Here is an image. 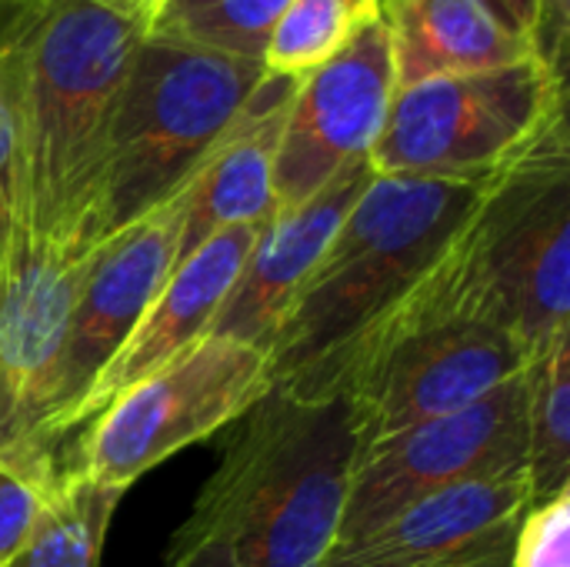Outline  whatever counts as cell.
I'll return each mask as SVG.
<instances>
[{
    "label": "cell",
    "mask_w": 570,
    "mask_h": 567,
    "mask_svg": "<svg viewBox=\"0 0 570 567\" xmlns=\"http://www.w3.org/2000/svg\"><path fill=\"white\" fill-rule=\"evenodd\" d=\"M180 224L184 187L90 251L87 274L67 321L50 411L40 428V448L47 458L57 461L63 438L80 428V408L94 381L177 267Z\"/></svg>",
    "instance_id": "cell-11"
},
{
    "label": "cell",
    "mask_w": 570,
    "mask_h": 567,
    "mask_svg": "<svg viewBox=\"0 0 570 567\" xmlns=\"http://www.w3.org/2000/svg\"><path fill=\"white\" fill-rule=\"evenodd\" d=\"M87 261L90 251L20 227L0 271V461L37 485H50L63 468L43 454L40 428Z\"/></svg>",
    "instance_id": "cell-10"
},
{
    "label": "cell",
    "mask_w": 570,
    "mask_h": 567,
    "mask_svg": "<svg viewBox=\"0 0 570 567\" xmlns=\"http://www.w3.org/2000/svg\"><path fill=\"white\" fill-rule=\"evenodd\" d=\"M137 40L140 27L100 0L0 3V97L33 237L97 247L110 120Z\"/></svg>",
    "instance_id": "cell-1"
},
{
    "label": "cell",
    "mask_w": 570,
    "mask_h": 567,
    "mask_svg": "<svg viewBox=\"0 0 570 567\" xmlns=\"http://www.w3.org/2000/svg\"><path fill=\"white\" fill-rule=\"evenodd\" d=\"M511 567H570V488L524 511Z\"/></svg>",
    "instance_id": "cell-22"
},
{
    "label": "cell",
    "mask_w": 570,
    "mask_h": 567,
    "mask_svg": "<svg viewBox=\"0 0 570 567\" xmlns=\"http://www.w3.org/2000/svg\"><path fill=\"white\" fill-rule=\"evenodd\" d=\"M568 117V77L538 57L434 77L394 94L367 160L374 174L484 180Z\"/></svg>",
    "instance_id": "cell-6"
},
{
    "label": "cell",
    "mask_w": 570,
    "mask_h": 567,
    "mask_svg": "<svg viewBox=\"0 0 570 567\" xmlns=\"http://www.w3.org/2000/svg\"><path fill=\"white\" fill-rule=\"evenodd\" d=\"M167 567H234V545L224 531L180 528L174 558Z\"/></svg>",
    "instance_id": "cell-26"
},
{
    "label": "cell",
    "mask_w": 570,
    "mask_h": 567,
    "mask_svg": "<svg viewBox=\"0 0 570 567\" xmlns=\"http://www.w3.org/2000/svg\"><path fill=\"white\" fill-rule=\"evenodd\" d=\"M157 0H137V7H134V23H140V17L154 7Z\"/></svg>",
    "instance_id": "cell-28"
},
{
    "label": "cell",
    "mask_w": 570,
    "mask_h": 567,
    "mask_svg": "<svg viewBox=\"0 0 570 567\" xmlns=\"http://www.w3.org/2000/svg\"><path fill=\"white\" fill-rule=\"evenodd\" d=\"M528 508V475L454 485L334 545L321 567H511Z\"/></svg>",
    "instance_id": "cell-13"
},
{
    "label": "cell",
    "mask_w": 570,
    "mask_h": 567,
    "mask_svg": "<svg viewBox=\"0 0 570 567\" xmlns=\"http://www.w3.org/2000/svg\"><path fill=\"white\" fill-rule=\"evenodd\" d=\"M284 7L287 0H157L137 27L147 37L261 60Z\"/></svg>",
    "instance_id": "cell-19"
},
{
    "label": "cell",
    "mask_w": 570,
    "mask_h": 567,
    "mask_svg": "<svg viewBox=\"0 0 570 567\" xmlns=\"http://www.w3.org/2000/svg\"><path fill=\"white\" fill-rule=\"evenodd\" d=\"M518 30H524L531 37V0H491Z\"/></svg>",
    "instance_id": "cell-27"
},
{
    "label": "cell",
    "mask_w": 570,
    "mask_h": 567,
    "mask_svg": "<svg viewBox=\"0 0 570 567\" xmlns=\"http://www.w3.org/2000/svg\"><path fill=\"white\" fill-rule=\"evenodd\" d=\"M531 364V351L511 331L468 317H441L361 358L344 378L341 394L364 451L481 401Z\"/></svg>",
    "instance_id": "cell-9"
},
{
    "label": "cell",
    "mask_w": 570,
    "mask_h": 567,
    "mask_svg": "<svg viewBox=\"0 0 570 567\" xmlns=\"http://www.w3.org/2000/svg\"><path fill=\"white\" fill-rule=\"evenodd\" d=\"M264 74L261 60L140 33L114 104L97 244L190 180Z\"/></svg>",
    "instance_id": "cell-5"
},
{
    "label": "cell",
    "mask_w": 570,
    "mask_h": 567,
    "mask_svg": "<svg viewBox=\"0 0 570 567\" xmlns=\"http://www.w3.org/2000/svg\"><path fill=\"white\" fill-rule=\"evenodd\" d=\"M381 20L397 90L534 57L531 37L491 0H381Z\"/></svg>",
    "instance_id": "cell-17"
},
{
    "label": "cell",
    "mask_w": 570,
    "mask_h": 567,
    "mask_svg": "<svg viewBox=\"0 0 570 567\" xmlns=\"http://www.w3.org/2000/svg\"><path fill=\"white\" fill-rule=\"evenodd\" d=\"M0 3H33V0H0Z\"/></svg>",
    "instance_id": "cell-29"
},
{
    "label": "cell",
    "mask_w": 570,
    "mask_h": 567,
    "mask_svg": "<svg viewBox=\"0 0 570 567\" xmlns=\"http://www.w3.org/2000/svg\"><path fill=\"white\" fill-rule=\"evenodd\" d=\"M570 43V0H531V47L534 57L564 77Z\"/></svg>",
    "instance_id": "cell-25"
},
{
    "label": "cell",
    "mask_w": 570,
    "mask_h": 567,
    "mask_svg": "<svg viewBox=\"0 0 570 567\" xmlns=\"http://www.w3.org/2000/svg\"><path fill=\"white\" fill-rule=\"evenodd\" d=\"M367 3H377V7H381V0H367Z\"/></svg>",
    "instance_id": "cell-30"
},
{
    "label": "cell",
    "mask_w": 570,
    "mask_h": 567,
    "mask_svg": "<svg viewBox=\"0 0 570 567\" xmlns=\"http://www.w3.org/2000/svg\"><path fill=\"white\" fill-rule=\"evenodd\" d=\"M528 398L531 368L454 414L364 448L351 471L334 545L371 535L444 488L528 475Z\"/></svg>",
    "instance_id": "cell-8"
},
{
    "label": "cell",
    "mask_w": 570,
    "mask_h": 567,
    "mask_svg": "<svg viewBox=\"0 0 570 567\" xmlns=\"http://www.w3.org/2000/svg\"><path fill=\"white\" fill-rule=\"evenodd\" d=\"M357 434L344 394L267 391L230 438L187 531H224L234 567H321L337 541Z\"/></svg>",
    "instance_id": "cell-4"
},
{
    "label": "cell",
    "mask_w": 570,
    "mask_h": 567,
    "mask_svg": "<svg viewBox=\"0 0 570 567\" xmlns=\"http://www.w3.org/2000/svg\"><path fill=\"white\" fill-rule=\"evenodd\" d=\"M484 180L374 174L271 331V391L334 398L351 354L441 261Z\"/></svg>",
    "instance_id": "cell-3"
},
{
    "label": "cell",
    "mask_w": 570,
    "mask_h": 567,
    "mask_svg": "<svg viewBox=\"0 0 570 567\" xmlns=\"http://www.w3.org/2000/svg\"><path fill=\"white\" fill-rule=\"evenodd\" d=\"M528 485L531 505L570 488V334L531 364Z\"/></svg>",
    "instance_id": "cell-20"
},
{
    "label": "cell",
    "mask_w": 570,
    "mask_h": 567,
    "mask_svg": "<svg viewBox=\"0 0 570 567\" xmlns=\"http://www.w3.org/2000/svg\"><path fill=\"white\" fill-rule=\"evenodd\" d=\"M297 80L264 74L254 97L184 184L177 264L214 234L274 217V154Z\"/></svg>",
    "instance_id": "cell-16"
},
{
    "label": "cell",
    "mask_w": 570,
    "mask_h": 567,
    "mask_svg": "<svg viewBox=\"0 0 570 567\" xmlns=\"http://www.w3.org/2000/svg\"><path fill=\"white\" fill-rule=\"evenodd\" d=\"M267 391V354L210 334L94 414L63 471L124 495L177 451L240 421Z\"/></svg>",
    "instance_id": "cell-7"
},
{
    "label": "cell",
    "mask_w": 570,
    "mask_h": 567,
    "mask_svg": "<svg viewBox=\"0 0 570 567\" xmlns=\"http://www.w3.org/2000/svg\"><path fill=\"white\" fill-rule=\"evenodd\" d=\"M50 485H37L0 461V567H13L40 521Z\"/></svg>",
    "instance_id": "cell-23"
},
{
    "label": "cell",
    "mask_w": 570,
    "mask_h": 567,
    "mask_svg": "<svg viewBox=\"0 0 570 567\" xmlns=\"http://www.w3.org/2000/svg\"><path fill=\"white\" fill-rule=\"evenodd\" d=\"M23 227V170L10 110L0 97V271Z\"/></svg>",
    "instance_id": "cell-24"
},
{
    "label": "cell",
    "mask_w": 570,
    "mask_h": 567,
    "mask_svg": "<svg viewBox=\"0 0 570 567\" xmlns=\"http://www.w3.org/2000/svg\"><path fill=\"white\" fill-rule=\"evenodd\" d=\"M371 177V160H354L311 201L291 211H277L261 227L227 301L214 317L210 334L264 351L281 311L287 307L307 271L317 264Z\"/></svg>",
    "instance_id": "cell-15"
},
{
    "label": "cell",
    "mask_w": 570,
    "mask_h": 567,
    "mask_svg": "<svg viewBox=\"0 0 570 567\" xmlns=\"http://www.w3.org/2000/svg\"><path fill=\"white\" fill-rule=\"evenodd\" d=\"M120 491L60 468L50 481L30 545L13 567H100Z\"/></svg>",
    "instance_id": "cell-18"
},
{
    "label": "cell",
    "mask_w": 570,
    "mask_h": 567,
    "mask_svg": "<svg viewBox=\"0 0 570 567\" xmlns=\"http://www.w3.org/2000/svg\"><path fill=\"white\" fill-rule=\"evenodd\" d=\"M264 224L227 227L170 271L160 294L150 301L130 338L120 344V351L110 358V364L100 371L90 394L83 398L80 424L100 414L127 388L140 384L144 378L210 338L214 317L227 301Z\"/></svg>",
    "instance_id": "cell-14"
},
{
    "label": "cell",
    "mask_w": 570,
    "mask_h": 567,
    "mask_svg": "<svg viewBox=\"0 0 570 567\" xmlns=\"http://www.w3.org/2000/svg\"><path fill=\"white\" fill-rule=\"evenodd\" d=\"M394 94L391 37L377 10L334 60L297 80L274 154V214L311 201L347 164L364 160Z\"/></svg>",
    "instance_id": "cell-12"
},
{
    "label": "cell",
    "mask_w": 570,
    "mask_h": 567,
    "mask_svg": "<svg viewBox=\"0 0 570 567\" xmlns=\"http://www.w3.org/2000/svg\"><path fill=\"white\" fill-rule=\"evenodd\" d=\"M377 10L367 0H287L271 27L261 63L274 77L301 80L334 60Z\"/></svg>",
    "instance_id": "cell-21"
},
{
    "label": "cell",
    "mask_w": 570,
    "mask_h": 567,
    "mask_svg": "<svg viewBox=\"0 0 570 567\" xmlns=\"http://www.w3.org/2000/svg\"><path fill=\"white\" fill-rule=\"evenodd\" d=\"M568 314L570 140L564 117L484 180L478 204L441 261L361 341L341 384L374 348L441 317L504 328L538 361L558 338L570 334Z\"/></svg>",
    "instance_id": "cell-2"
}]
</instances>
